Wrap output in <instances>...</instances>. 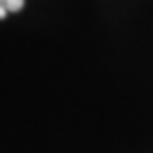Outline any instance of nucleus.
Returning <instances> with one entry per match:
<instances>
[{
  "mask_svg": "<svg viewBox=\"0 0 153 153\" xmlns=\"http://www.w3.org/2000/svg\"><path fill=\"white\" fill-rule=\"evenodd\" d=\"M7 15H9V11H7V9H4V7H0V19H4V17H7Z\"/></svg>",
  "mask_w": 153,
  "mask_h": 153,
  "instance_id": "nucleus-2",
  "label": "nucleus"
},
{
  "mask_svg": "<svg viewBox=\"0 0 153 153\" xmlns=\"http://www.w3.org/2000/svg\"><path fill=\"white\" fill-rule=\"evenodd\" d=\"M26 4V0H0V7H4L9 13H17V11H22Z\"/></svg>",
  "mask_w": 153,
  "mask_h": 153,
  "instance_id": "nucleus-1",
  "label": "nucleus"
}]
</instances>
